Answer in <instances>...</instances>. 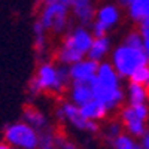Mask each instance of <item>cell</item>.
I'll return each mask as SVG.
<instances>
[{
    "mask_svg": "<svg viewBox=\"0 0 149 149\" xmlns=\"http://www.w3.org/2000/svg\"><path fill=\"white\" fill-rule=\"evenodd\" d=\"M70 84L69 66L45 60L40 61L36 74L29 82V93L33 97H37L42 93L63 94L67 91Z\"/></svg>",
    "mask_w": 149,
    "mask_h": 149,
    "instance_id": "6da1fadb",
    "label": "cell"
},
{
    "mask_svg": "<svg viewBox=\"0 0 149 149\" xmlns=\"http://www.w3.org/2000/svg\"><path fill=\"white\" fill-rule=\"evenodd\" d=\"M93 40L94 36L90 27L79 26V24L70 27L69 31L63 36V40L55 51L57 63L72 66L76 61L86 58Z\"/></svg>",
    "mask_w": 149,
    "mask_h": 149,
    "instance_id": "7a4b0ae2",
    "label": "cell"
},
{
    "mask_svg": "<svg viewBox=\"0 0 149 149\" xmlns=\"http://www.w3.org/2000/svg\"><path fill=\"white\" fill-rule=\"evenodd\" d=\"M109 61L122 79H130V76L140 66L149 64L145 48H134L124 42L112 49Z\"/></svg>",
    "mask_w": 149,
    "mask_h": 149,
    "instance_id": "3957f363",
    "label": "cell"
},
{
    "mask_svg": "<svg viewBox=\"0 0 149 149\" xmlns=\"http://www.w3.org/2000/svg\"><path fill=\"white\" fill-rule=\"evenodd\" d=\"M72 9L69 5L57 3V2H40V10L37 19H39L46 30L57 36H64L72 27Z\"/></svg>",
    "mask_w": 149,
    "mask_h": 149,
    "instance_id": "277c9868",
    "label": "cell"
},
{
    "mask_svg": "<svg viewBox=\"0 0 149 149\" xmlns=\"http://www.w3.org/2000/svg\"><path fill=\"white\" fill-rule=\"evenodd\" d=\"M5 142L17 149H37L39 148V131L26 121L8 124L3 131Z\"/></svg>",
    "mask_w": 149,
    "mask_h": 149,
    "instance_id": "5b68a950",
    "label": "cell"
},
{
    "mask_svg": "<svg viewBox=\"0 0 149 149\" xmlns=\"http://www.w3.org/2000/svg\"><path fill=\"white\" fill-rule=\"evenodd\" d=\"M55 115H57L58 121L67 122L70 127H73L78 131L90 133V134H95L100 131V124L97 121L86 119L81 112V107L70 100H66L61 103L55 110Z\"/></svg>",
    "mask_w": 149,
    "mask_h": 149,
    "instance_id": "8992f818",
    "label": "cell"
},
{
    "mask_svg": "<svg viewBox=\"0 0 149 149\" xmlns=\"http://www.w3.org/2000/svg\"><path fill=\"white\" fill-rule=\"evenodd\" d=\"M91 88H93V94L94 98L98 100L100 103H103L109 112L119 109L125 98V88H122V85L119 86H109V85H103L98 84L97 81L91 82Z\"/></svg>",
    "mask_w": 149,
    "mask_h": 149,
    "instance_id": "52a82bcc",
    "label": "cell"
},
{
    "mask_svg": "<svg viewBox=\"0 0 149 149\" xmlns=\"http://www.w3.org/2000/svg\"><path fill=\"white\" fill-rule=\"evenodd\" d=\"M119 121L122 124L124 130L136 139H140L148 130V125H146L148 121L139 118L137 113H136V110H134V107H133V104H128V103L121 107Z\"/></svg>",
    "mask_w": 149,
    "mask_h": 149,
    "instance_id": "ba28073f",
    "label": "cell"
},
{
    "mask_svg": "<svg viewBox=\"0 0 149 149\" xmlns=\"http://www.w3.org/2000/svg\"><path fill=\"white\" fill-rule=\"evenodd\" d=\"M97 70H98V63L91 60V58H88V57L76 61V63H73L72 66H69L72 82L91 84L97 76Z\"/></svg>",
    "mask_w": 149,
    "mask_h": 149,
    "instance_id": "9c48e42d",
    "label": "cell"
},
{
    "mask_svg": "<svg viewBox=\"0 0 149 149\" xmlns=\"http://www.w3.org/2000/svg\"><path fill=\"white\" fill-rule=\"evenodd\" d=\"M95 19L104 24L109 30H113L121 21V9L116 3H103L95 10Z\"/></svg>",
    "mask_w": 149,
    "mask_h": 149,
    "instance_id": "30bf717a",
    "label": "cell"
},
{
    "mask_svg": "<svg viewBox=\"0 0 149 149\" xmlns=\"http://www.w3.org/2000/svg\"><path fill=\"white\" fill-rule=\"evenodd\" d=\"M31 31H33V46H34V51H36V55L40 61H45L46 60V55H48V30L43 24L36 18V21L33 22L31 26Z\"/></svg>",
    "mask_w": 149,
    "mask_h": 149,
    "instance_id": "8fae6325",
    "label": "cell"
},
{
    "mask_svg": "<svg viewBox=\"0 0 149 149\" xmlns=\"http://www.w3.org/2000/svg\"><path fill=\"white\" fill-rule=\"evenodd\" d=\"M67 95H69V100L73 102L74 104H78L79 107L94 98L91 84H86V82H72L67 88Z\"/></svg>",
    "mask_w": 149,
    "mask_h": 149,
    "instance_id": "7c38bea8",
    "label": "cell"
},
{
    "mask_svg": "<svg viewBox=\"0 0 149 149\" xmlns=\"http://www.w3.org/2000/svg\"><path fill=\"white\" fill-rule=\"evenodd\" d=\"M112 49H113V45H112V39L109 34L102 37H94L86 57L97 61V63H102V61H106L107 57H110Z\"/></svg>",
    "mask_w": 149,
    "mask_h": 149,
    "instance_id": "4fadbf2b",
    "label": "cell"
},
{
    "mask_svg": "<svg viewBox=\"0 0 149 149\" xmlns=\"http://www.w3.org/2000/svg\"><path fill=\"white\" fill-rule=\"evenodd\" d=\"M72 17L79 26L90 27L95 21V5L94 3H79V5H72Z\"/></svg>",
    "mask_w": 149,
    "mask_h": 149,
    "instance_id": "5bb4252c",
    "label": "cell"
},
{
    "mask_svg": "<svg viewBox=\"0 0 149 149\" xmlns=\"http://www.w3.org/2000/svg\"><path fill=\"white\" fill-rule=\"evenodd\" d=\"M125 98L128 104H142L148 103L149 100V88L143 84L137 82H128L125 88Z\"/></svg>",
    "mask_w": 149,
    "mask_h": 149,
    "instance_id": "9a60e30c",
    "label": "cell"
},
{
    "mask_svg": "<svg viewBox=\"0 0 149 149\" xmlns=\"http://www.w3.org/2000/svg\"><path fill=\"white\" fill-rule=\"evenodd\" d=\"M22 121H26L27 124H30V125L33 128H36L37 131H42L49 125V121L46 118V115L43 113L42 110L36 109L34 106H27L26 109L22 110Z\"/></svg>",
    "mask_w": 149,
    "mask_h": 149,
    "instance_id": "2e32d148",
    "label": "cell"
},
{
    "mask_svg": "<svg viewBox=\"0 0 149 149\" xmlns=\"http://www.w3.org/2000/svg\"><path fill=\"white\" fill-rule=\"evenodd\" d=\"M81 112L84 113V116H85L86 119L97 121V122L106 119V116L109 115L107 107H106L103 103H100L98 100H95V98H93V100L88 102L86 104L81 106Z\"/></svg>",
    "mask_w": 149,
    "mask_h": 149,
    "instance_id": "e0dca14e",
    "label": "cell"
},
{
    "mask_svg": "<svg viewBox=\"0 0 149 149\" xmlns=\"http://www.w3.org/2000/svg\"><path fill=\"white\" fill-rule=\"evenodd\" d=\"M125 9L128 18L136 24L149 18V0H133Z\"/></svg>",
    "mask_w": 149,
    "mask_h": 149,
    "instance_id": "ac0fdd59",
    "label": "cell"
},
{
    "mask_svg": "<svg viewBox=\"0 0 149 149\" xmlns=\"http://www.w3.org/2000/svg\"><path fill=\"white\" fill-rule=\"evenodd\" d=\"M110 145L113 149H145L142 143H139L136 137L130 136L128 133H121L116 139L110 142Z\"/></svg>",
    "mask_w": 149,
    "mask_h": 149,
    "instance_id": "d6986e66",
    "label": "cell"
},
{
    "mask_svg": "<svg viewBox=\"0 0 149 149\" xmlns=\"http://www.w3.org/2000/svg\"><path fill=\"white\" fill-rule=\"evenodd\" d=\"M57 137H58V133L52 127H48L39 131V148L37 149H58Z\"/></svg>",
    "mask_w": 149,
    "mask_h": 149,
    "instance_id": "ffe728a7",
    "label": "cell"
},
{
    "mask_svg": "<svg viewBox=\"0 0 149 149\" xmlns=\"http://www.w3.org/2000/svg\"><path fill=\"white\" fill-rule=\"evenodd\" d=\"M122 131H124L122 124H121V121H116V119L109 121L106 125L103 127V136H104V139H106L109 143L113 140V139H116Z\"/></svg>",
    "mask_w": 149,
    "mask_h": 149,
    "instance_id": "44dd1931",
    "label": "cell"
},
{
    "mask_svg": "<svg viewBox=\"0 0 149 149\" xmlns=\"http://www.w3.org/2000/svg\"><path fill=\"white\" fill-rule=\"evenodd\" d=\"M131 82H137V84H143L149 88V64H145V66H140L137 70H136L130 79Z\"/></svg>",
    "mask_w": 149,
    "mask_h": 149,
    "instance_id": "7402d4cb",
    "label": "cell"
},
{
    "mask_svg": "<svg viewBox=\"0 0 149 149\" xmlns=\"http://www.w3.org/2000/svg\"><path fill=\"white\" fill-rule=\"evenodd\" d=\"M122 42L130 45V46H134V48H145V39H143V36L140 34V31L137 29L128 31Z\"/></svg>",
    "mask_w": 149,
    "mask_h": 149,
    "instance_id": "603a6c76",
    "label": "cell"
},
{
    "mask_svg": "<svg viewBox=\"0 0 149 149\" xmlns=\"http://www.w3.org/2000/svg\"><path fill=\"white\" fill-rule=\"evenodd\" d=\"M90 30H91V33H93V36L94 37H102V36H107L109 34V29L104 26V24H102V22H98L97 19L90 26Z\"/></svg>",
    "mask_w": 149,
    "mask_h": 149,
    "instance_id": "cb8c5ba5",
    "label": "cell"
},
{
    "mask_svg": "<svg viewBox=\"0 0 149 149\" xmlns=\"http://www.w3.org/2000/svg\"><path fill=\"white\" fill-rule=\"evenodd\" d=\"M57 146H58V149H79L78 145H74L72 140H69L66 136L60 134V133L57 137Z\"/></svg>",
    "mask_w": 149,
    "mask_h": 149,
    "instance_id": "d4e9b609",
    "label": "cell"
},
{
    "mask_svg": "<svg viewBox=\"0 0 149 149\" xmlns=\"http://www.w3.org/2000/svg\"><path fill=\"white\" fill-rule=\"evenodd\" d=\"M137 30L140 31V34L143 36L145 40H149V18H146L137 24Z\"/></svg>",
    "mask_w": 149,
    "mask_h": 149,
    "instance_id": "484cf974",
    "label": "cell"
},
{
    "mask_svg": "<svg viewBox=\"0 0 149 149\" xmlns=\"http://www.w3.org/2000/svg\"><path fill=\"white\" fill-rule=\"evenodd\" d=\"M140 143H142V146L145 149H149V128L146 130V133L140 137Z\"/></svg>",
    "mask_w": 149,
    "mask_h": 149,
    "instance_id": "4316f807",
    "label": "cell"
},
{
    "mask_svg": "<svg viewBox=\"0 0 149 149\" xmlns=\"http://www.w3.org/2000/svg\"><path fill=\"white\" fill-rule=\"evenodd\" d=\"M95 0H72V5H79V3H94ZM70 5V6H72Z\"/></svg>",
    "mask_w": 149,
    "mask_h": 149,
    "instance_id": "83f0119b",
    "label": "cell"
},
{
    "mask_svg": "<svg viewBox=\"0 0 149 149\" xmlns=\"http://www.w3.org/2000/svg\"><path fill=\"white\" fill-rule=\"evenodd\" d=\"M116 2H118V5L119 6H124V8H127L131 2H133V0H116Z\"/></svg>",
    "mask_w": 149,
    "mask_h": 149,
    "instance_id": "f1b7e54d",
    "label": "cell"
},
{
    "mask_svg": "<svg viewBox=\"0 0 149 149\" xmlns=\"http://www.w3.org/2000/svg\"><path fill=\"white\" fill-rule=\"evenodd\" d=\"M48 2H57V3H64V5H72V0H48Z\"/></svg>",
    "mask_w": 149,
    "mask_h": 149,
    "instance_id": "f546056e",
    "label": "cell"
},
{
    "mask_svg": "<svg viewBox=\"0 0 149 149\" xmlns=\"http://www.w3.org/2000/svg\"><path fill=\"white\" fill-rule=\"evenodd\" d=\"M0 149H12V146L8 142H2V143H0Z\"/></svg>",
    "mask_w": 149,
    "mask_h": 149,
    "instance_id": "4dcf8cb0",
    "label": "cell"
},
{
    "mask_svg": "<svg viewBox=\"0 0 149 149\" xmlns=\"http://www.w3.org/2000/svg\"><path fill=\"white\" fill-rule=\"evenodd\" d=\"M145 51H146V55L149 60V40H145Z\"/></svg>",
    "mask_w": 149,
    "mask_h": 149,
    "instance_id": "1f68e13d",
    "label": "cell"
},
{
    "mask_svg": "<svg viewBox=\"0 0 149 149\" xmlns=\"http://www.w3.org/2000/svg\"><path fill=\"white\" fill-rule=\"evenodd\" d=\"M148 104H149V100H148Z\"/></svg>",
    "mask_w": 149,
    "mask_h": 149,
    "instance_id": "d6a6232c",
    "label": "cell"
},
{
    "mask_svg": "<svg viewBox=\"0 0 149 149\" xmlns=\"http://www.w3.org/2000/svg\"><path fill=\"white\" fill-rule=\"evenodd\" d=\"M15 149H17V148H15Z\"/></svg>",
    "mask_w": 149,
    "mask_h": 149,
    "instance_id": "836d02e7",
    "label": "cell"
}]
</instances>
